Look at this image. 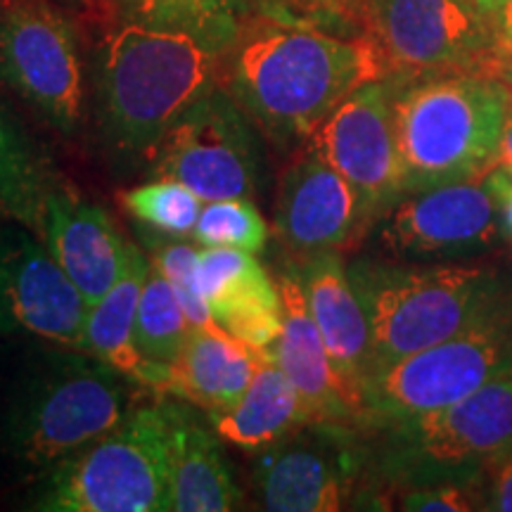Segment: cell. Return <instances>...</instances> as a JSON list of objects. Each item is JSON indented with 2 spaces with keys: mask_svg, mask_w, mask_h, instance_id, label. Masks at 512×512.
I'll return each mask as SVG.
<instances>
[{
  "mask_svg": "<svg viewBox=\"0 0 512 512\" xmlns=\"http://www.w3.org/2000/svg\"><path fill=\"white\" fill-rule=\"evenodd\" d=\"M190 328L174 287L150 261V271L140 292L136 344L145 361L162 375V392H171L174 387V373Z\"/></svg>",
  "mask_w": 512,
  "mask_h": 512,
  "instance_id": "26",
  "label": "cell"
},
{
  "mask_svg": "<svg viewBox=\"0 0 512 512\" xmlns=\"http://www.w3.org/2000/svg\"><path fill=\"white\" fill-rule=\"evenodd\" d=\"M491 31H494L498 53H501V64L508 55H512V0H496L489 12Z\"/></svg>",
  "mask_w": 512,
  "mask_h": 512,
  "instance_id": "34",
  "label": "cell"
},
{
  "mask_svg": "<svg viewBox=\"0 0 512 512\" xmlns=\"http://www.w3.org/2000/svg\"><path fill=\"white\" fill-rule=\"evenodd\" d=\"M406 192L486 178L501 159L510 110L503 81L484 74L389 76Z\"/></svg>",
  "mask_w": 512,
  "mask_h": 512,
  "instance_id": "4",
  "label": "cell"
},
{
  "mask_svg": "<svg viewBox=\"0 0 512 512\" xmlns=\"http://www.w3.org/2000/svg\"><path fill=\"white\" fill-rule=\"evenodd\" d=\"M207 420L223 444L247 453L264 451L299 427L309 425L297 389L268 349H264V358L245 394L230 408L207 413Z\"/></svg>",
  "mask_w": 512,
  "mask_h": 512,
  "instance_id": "24",
  "label": "cell"
},
{
  "mask_svg": "<svg viewBox=\"0 0 512 512\" xmlns=\"http://www.w3.org/2000/svg\"><path fill=\"white\" fill-rule=\"evenodd\" d=\"M41 240L88 306L117 283L133 245L100 204L83 200L67 185L50 195Z\"/></svg>",
  "mask_w": 512,
  "mask_h": 512,
  "instance_id": "18",
  "label": "cell"
},
{
  "mask_svg": "<svg viewBox=\"0 0 512 512\" xmlns=\"http://www.w3.org/2000/svg\"><path fill=\"white\" fill-rule=\"evenodd\" d=\"M491 470L489 496H486L484 510L512 512V451L494 460Z\"/></svg>",
  "mask_w": 512,
  "mask_h": 512,
  "instance_id": "32",
  "label": "cell"
},
{
  "mask_svg": "<svg viewBox=\"0 0 512 512\" xmlns=\"http://www.w3.org/2000/svg\"><path fill=\"white\" fill-rule=\"evenodd\" d=\"M86 313L46 242L0 214V337L81 349Z\"/></svg>",
  "mask_w": 512,
  "mask_h": 512,
  "instance_id": "11",
  "label": "cell"
},
{
  "mask_svg": "<svg viewBox=\"0 0 512 512\" xmlns=\"http://www.w3.org/2000/svg\"><path fill=\"white\" fill-rule=\"evenodd\" d=\"M235 102L275 145L306 143L351 93L389 76L368 34H337L313 19L271 15L242 24L223 53Z\"/></svg>",
  "mask_w": 512,
  "mask_h": 512,
  "instance_id": "1",
  "label": "cell"
},
{
  "mask_svg": "<svg viewBox=\"0 0 512 512\" xmlns=\"http://www.w3.org/2000/svg\"><path fill=\"white\" fill-rule=\"evenodd\" d=\"M370 328V375L387 363L458 335L505 299L496 273L477 264L349 268Z\"/></svg>",
  "mask_w": 512,
  "mask_h": 512,
  "instance_id": "5",
  "label": "cell"
},
{
  "mask_svg": "<svg viewBox=\"0 0 512 512\" xmlns=\"http://www.w3.org/2000/svg\"><path fill=\"white\" fill-rule=\"evenodd\" d=\"M197 287L211 318L228 335L268 349L280 332V292L254 254L230 247H200Z\"/></svg>",
  "mask_w": 512,
  "mask_h": 512,
  "instance_id": "20",
  "label": "cell"
},
{
  "mask_svg": "<svg viewBox=\"0 0 512 512\" xmlns=\"http://www.w3.org/2000/svg\"><path fill=\"white\" fill-rule=\"evenodd\" d=\"M366 31L389 76L484 74L498 79L489 17L475 0H363Z\"/></svg>",
  "mask_w": 512,
  "mask_h": 512,
  "instance_id": "9",
  "label": "cell"
},
{
  "mask_svg": "<svg viewBox=\"0 0 512 512\" xmlns=\"http://www.w3.org/2000/svg\"><path fill=\"white\" fill-rule=\"evenodd\" d=\"M475 3H477L479 8H482L484 12H489V8L496 3V0H475Z\"/></svg>",
  "mask_w": 512,
  "mask_h": 512,
  "instance_id": "40",
  "label": "cell"
},
{
  "mask_svg": "<svg viewBox=\"0 0 512 512\" xmlns=\"http://www.w3.org/2000/svg\"><path fill=\"white\" fill-rule=\"evenodd\" d=\"M121 19L169 24L209 38L223 53L240 34L252 12V0H102Z\"/></svg>",
  "mask_w": 512,
  "mask_h": 512,
  "instance_id": "27",
  "label": "cell"
},
{
  "mask_svg": "<svg viewBox=\"0 0 512 512\" xmlns=\"http://www.w3.org/2000/svg\"><path fill=\"white\" fill-rule=\"evenodd\" d=\"M377 223L382 247L406 261L489 249L503 238L505 228L486 178L406 192Z\"/></svg>",
  "mask_w": 512,
  "mask_h": 512,
  "instance_id": "13",
  "label": "cell"
},
{
  "mask_svg": "<svg viewBox=\"0 0 512 512\" xmlns=\"http://www.w3.org/2000/svg\"><path fill=\"white\" fill-rule=\"evenodd\" d=\"M337 425L309 422L278 444L254 453V505L273 512L344 510L354 489V465L337 439Z\"/></svg>",
  "mask_w": 512,
  "mask_h": 512,
  "instance_id": "14",
  "label": "cell"
},
{
  "mask_svg": "<svg viewBox=\"0 0 512 512\" xmlns=\"http://www.w3.org/2000/svg\"><path fill=\"white\" fill-rule=\"evenodd\" d=\"M261 166L254 121L228 88L214 86L166 133L150 174L188 185L202 202L254 200L261 190Z\"/></svg>",
  "mask_w": 512,
  "mask_h": 512,
  "instance_id": "10",
  "label": "cell"
},
{
  "mask_svg": "<svg viewBox=\"0 0 512 512\" xmlns=\"http://www.w3.org/2000/svg\"><path fill=\"white\" fill-rule=\"evenodd\" d=\"M27 508L169 512V422L162 403H138L114 430L31 484Z\"/></svg>",
  "mask_w": 512,
  "mask_h": 512,
  "instance_id": "6",
  "label": "cell"
},
{
  "mask_svg": "<svg viewBox=\"0 0 512 512\" xmlns=\"http://www.w3.org/2000/svg\"><path fill=\"white\" fill-rule=\"evenodd\" d=\"M119 200L138 223L174 238H190L204 204L188 185L174 178H152L119 192Z\"/></svg>",
  "mask_w": 512,
  "mask_h": 512,
  "instance_id": "28",
  "label": "cell"
},
{
  "mask_svg": "<svg viewBox=\"0 0 512 512\" xmlns=\"http://www.w3.org/2000/svg\"><path fill=\"white\" fill-rule=\"evenodd\" d=\"M399 510L418 512H470L482 510L477 498L460 484H430L420 489H408L399 496Z\"/></svg>",
  "mask_w": 512,
  "mask_h": 512,
  "instance_id": "31",
  "label": "cell"
},
{
  "mask_svg": "<svg viewBox=\"0 0 512 512\" xmlns=\"http://www.w3.org/2000/svg\"><path fill=\"white\" fill-rule=\"evenodd\" d=\"M55 3L74 5V8H86V5H91V0H55Z\"/></svg>",
  "mask_w": 512,
  "mask_h": 512,
  "instance_id": "39",
  "label": "cell"
},
{
  "mask_svg": "<svg viewBox=\"0 0 512 512\" xmlns=\"http://www.w3.org/2000/svg\"><path fill=\"white\" fill-rule=\"evenodd\" d=\"M373 221L356 190L323 157L306 147L283 174L275 230L297 261L344 254L368 235Z\"/></svg>",
  "mask_w": 512,
  "mask_h": 512,
  "instance_id": "15",
  "label": "cell"
},
{
  "mask_svg": "<svg viewBox=\"0 0 512 512\" xmlns=\"http://www.w3.org/2000/svg\"><path fill=\"white\" fill-rule=\"evenodd\" d=\"M0 86L64 138L86 121L79 36L53 0H0Z\"/></svg>",
  "mask_w": 512,
  "mask_h": 512,
  "instance_id": "8",
  "label": "cell"
},
{
  "mask_svg": "<svg viewBox=\"0 0 512 512\" xmlns=\"http://www.w3.org/2000/svg\"><path fill=\"white\" fill-rule=\"evenodd\" d=\"M302 280L306 302L316 320L325 349L332 358L337 375L366 418L363 387L370 377V328L366 309L342 254H320L294 264Z\"/></svg>",
  "mask_w": 512,
  "mask_h": 512,
  "instance_id": "19",
  "label": "cell"
},
{
  "mask_svg": "<svg viewBox=\"0 0 512 512\" xmlns=\"http://www.w3.org/2000/svg\"><path fill=\"white\" fill-rule=\"evenodd\" d=\"M264 349H254L228 335L214 320L190 328L169 394L214 413L230 408L245 394Z\"/></svg>",
  "mask_w": 512,
  "mask_h": 512,
  "instance_id": "22",
  "label": "cell"
},
{
  "mask_svg": "<svg viewBox=\"0 0 512 512\" xmlns=\"http://www.w3.org/2000/svg\"><path fill=\"white\" fill-rule=\"evenodd\" d=\"M406 456L427 467H460L512 451V370L441 411L394 422Z\"/></svg>",
  "mask_w": 512,
  "mask_h": 512,
  "instance_id": "16",
  "label": "cell"
},
{
  "mask_svg": "<svg viewBox=\"0 0 512 512\" xmlns=\"http://www.w3.org/2000/svg\"><path fill=\"white\" fill-rule=\"evenodd\" d=\"M275 285L280 292L283 320H280L278 337L268 351L297 389L309 422L337 427L358 422L363 415L332 366L294 264L275 275Z\"/></svg>",
  "mask_w": 512,
  "mask_h": 512,
  "instance_id": "17",
  "label": "cell"
},
{
  "mask_svg": "<svg viewBox=\"0 0 512 512\" xmlns=\"http://www.w3.org/2000/svg\"><path fill=\"white\" fill-rule=\"evenodd\" d=\"M219 46L190 29L121 19L98 43L93 124L114 169L152 166L166 133L216 86Z\"/></svg>",
  "mask_w": 512,
  "mask_h": 512,
  "instance_id": "2",
  "label": "cell"
},
{
  "mask_svg": "<svg viewBox=\"0 0 512 512\" xmlns=\"http://www.w3.org/2000/svg\"><path fill=\"white\" fill-rule=\"evenodd\" d=\"M268 3H271L273 15L278 17H294V19L309 17L316 22V17L344 15V12L337 8L335 0H268Z\"/></svg>",
  "mask_w": 512,
  "mask_h": 512,
  "instance_id": "33",
  "label": "cell"
},
{
  "mask_svg": "<svg viewBox=\"0 0 512 512\" xmlns=\"http://www.w3.org/2000/svg\"><path fill=\"white\" fill-rule=\"evenodd\" d=\"M306 147L323 157L356 190L373 226L406 195L389 76L366 83L339 102L311 133Z\"/></svg>",
  "mask_w": 512,
  "mask_h": 512,
  "instance_id": "12",
  "label": "cell"
},
{
  "mask_svg": "<svg viewBox=\"0 0 512 512\" xmlns=\"http://www.w3.org/2000/svg\"><path fill=\"white\" fill-rule=\"evenodd\" d=\"M140 238H143L145 247L150 249V261L159 271L164 273V278L169 280L174 292L181 299V306L188 316L192 328L197 325L211 323V309L204 302L197 287V256H200V245H188L183 238H174V235L157 233L152 228L140 230Z\"/></svg>",
  "mask_w": 512,
  "mask_h": 512,
  "instance_id": "30",
  "label": "cell"
},
{
  "mask_svg": "<svg viewBox=\"0 0 512 512\" xmlns=\"http://www.w3.org/2000/svg\"><path fill=\"white\" fill-rule=\"evenodd\" d=\"M147 271H150V256L131 245L117 283L98 302L88 306L81 349L131 377L136 384L162 392V375L145 361L136 344L138 304Z\"/></svg>",
  "mask_w": 512,
  "mask_h": 512,
  "instance_id": "23",
  "label": "cell"
},
{
  "mask_svg": "<svg viewBox=\"0 0 512 512\" xmlns=\"http://www.w3.org/2000/svg\"><path fill=\"white\" fill-rule=\"evenodd\" d=\"M491 192H494L498 207H501L503 226L512 235V171L498 164L489 176H486Z\"/></svg>",
  "mask_w": 512,
  "mask_h": 512,
  "instance_id": "35",
  "label": "cell"
},
{
  "mask_svg": "<svg viewBox=\"0 0 512 512\" xmlns=\"http://www.w3.org/2000/svg\"><path fill=\"white\" fill-rule=\"evenodd\" d=\"M498 81H503V86L508 88L510 100H512V55H508L501 64V72H498Z\"/></svg>",
  "mask_w": 512,
  "mask_h": 512,
  "instance_id": "37",
  "label": "cell"
},
{
  "mask_svg": "<svg viewBox=\"0 0 512 512\" xmlns=\"http://www.w3.org/2000/svg\"><path fill=\"white\" fill-rule=\"evenodd\" d=\"M60 185L34 138L0 98V214L41 238L46 204Z\"/></svg>",
  "mask_w": 512,
  "mask_h": 512,
  "instance_id": "25",
  "label": "cell"
},
{
  "mask_svg": "<svg viewBox=\"0 0 512 512\" xmlns=\"http://www.w3.org/2000/svg\"><path fill=\"white\" fill-rule=\"evenodd\" d=\"M169 422V512H226L242 508L223 441L185 399L159 401Z\"/></svg>",
  "mask_w": 512,
  "mask_h": 512,
  "instance_id": "21",
  "label": "cell"
},
{
  "mask_svg": "<svg viewBox=\"0 0 512 512\" xmlns=\"http://www.w3.org/2000/svg\"><path fill=\"white\" fill-rule=\"evenodd\" d=\"M190 240L200 247H230L259 254L268 242V223L254 200H211L202 204Z\"/></svg>",
  "mask_w": 512,
  "mask_h": 512,
  "instance_id": "29",
  "label": "cell"
},
{
  "mask_svg": "<svg viewBox=\"0 0 512 512\" xmlns=\"http://www.w3.org/2000/svg\"><path fill=\"white\" fill-rule=\"evenodd\" d=\"M512 370V309L501 302L470 328L387 363L366 380V418L394 422L441 411Z\"/></svg>",
  "mask_w": 512,
  "mask_h": 512,
  "instance_id": "7",
  "label": "cell"
},
{
  "mask_svg": "<svg viewBox=\"0 0 512 512\" xmlns=\"http://www.w3.org/2000/svg\"><path fill=\"white\" fill-rule=\"evenodd\" d=\"M498 164L512 171V100H510L508 119H505V131L501 140V159H498Z\"/></svg>",
  "mask_w": 512,
  "mask_h": 512,
  "instance_id": "36",
  "label": "cell"
},
{
  "mask_svg": "<svg viewBox=\"0 0 512 512\" xmlns=\"http://www.w3.org/2000/svg\"><path fill=\"white\" fill-rule=\"evenodd\" d=\"M133 384L83 349L31 342L0 389V465L43 479L138 406Z\"/></svg>",
  "mask_w": 512,
  "mask_h": 512,
  "instance_id": "3",
  "label": "cell"
},
{
  "mask_svg": "<svg viewBox=\"0 0 512 512\" xmlns=\"http://www.w3.org/2000/svg\"><path fill=\"white\" fill-rule=\"evenodd\" d=\"M335 3L342 12H349V8H358V12L363 15V0H335Z\"/></svg>",
  "mask_w": 512,
  "mask_h": 512,
  "instance_id": "38",
  "label": "cell"
}]
</instances>
